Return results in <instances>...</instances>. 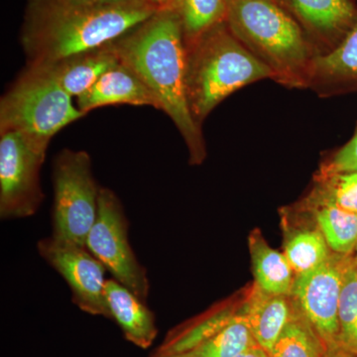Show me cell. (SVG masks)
Instances as JSON below:
<instances>
[{"label": "cell", "instance_id": "6da1fadb", "mask_svg": "<svg viewBox=\"0 0 357 357\" xmlns=\"http://www.w3.org/2000/svg\"><path fill=\"white\" fill-rule=\"evenodd\" d=\"M121 64L152 91L184 138L190 161L206 159L202 126L192 116L185 88V42L182 23L172 8H160L148 20L112 42Z\"/></svg>", "mask_w": 357, "mask_h": 357}, {"label": "cell", "instance_id": "e0dca14e", "mask_svg": "<svg viewBox=\"0 0 357 357\" xmlns=\"http://www.w3.org/2000/svg\"><path fill=\"white\" fill-rule=\"evenodd\" d=\"M301 208L306 210L323 232L332 252L351 255L357 244V213L319 201L310 195Z\"/></svg>", "mask_w": 357, "mask_h": 357}, {"label": "cell", "instance_id": "2e32d148", "mask_svg": "<svg viewBox=\"0 0 357 357\" xmlns=\"http://www.w3.org/2000/svg\"><path fill=\"white\" fill-rule=\"evenodd\" d=\"M255 285L264 292L291 295L295 274L284 253L270 248L259 230L249 237Z\"/></svg>", "mask_w": 357, "mask_h": 357}, {"label": "cell", "instance_id": "d4e9b609", "mask_svg": "<svg viewBox=\"0 0 357 357\" xmlns=\"http://www.w3.org/2000/svg\"><path fill=\"white\" fill-rule=\"evenodd\" d=\"M311 196L357 213V171L344 173H319Z\"/></svg>", "mask_w": 357, "mask_h": 357}, {"label": "cell", "instance_id": "277c9868", "mask_svg": "<svg viewBox=\"0 0 357 357\" xmlns=\"http://www.w3.org/2000/svg\"><path fill=\"white\" fill-rule=\"evenodd\" d=\"M185 49L188 102L199 126L237 89L274 79L272 70L244 47L225 21L185 43Z\"/></svg>", "mask_w": 357, "mask_h": 357}, {"label": "cell", "instance_id": "f1b7e54d", "mask_svg": "<svg viewBox=\"0 0 357 357\" xmlns=\"http://www.w3.org/2000/svg\"><path fill=\"white\" fill-rule=\"evenodd\" d=\"M236 357H269V356H268L267 352L260 345L257 344L255 347H250L248 351H243V354Z\"/></svg>", "mask_w": 357, "mask_h": 357}, {"label": "cell", "instance_id": "9c48e42d", "mask_svg": "<svg viewBox=\"0 0 357 357\" xmlns=\"http://www.w3.org/2000/svg\"><path fill=\"white\" fill-rule=\"evenodd\" d=\"M351 256L332 252L321 266L294 280L291 297L328 347L338 345V307Z\"/></svg>", "mask_w": 357, "mask_h": 357}, {"label": "cell", "instance_id": "4dcf8cb0", "mask_svg": "<svg viewBox=\"0 0 357 357\" xmlns=\"http://www.w3.org/2000/svg\"><path fill=\"white\" fill-rule=\"evenodd\" d=\"M150 1L153 2L158 8H168L172 3V0H150Z\"/></svg>", "mask_w": 357, "mask_h": 357}, {"label": "cell", "instance_id": "9a60e30c", "mask_svg": "<svg viewBox=\"0 0 357 357\" xmlns=\"http://www.w3.org/2000/svg\"><path fill=\"white\" fill-rule=\"evenodd\" d=\"M119 63L121 61L109 43L39 67H43L68 95L79 98L105 72Z\"/></svg>", "mask_w": 357, "mask_h": 357}, {"label": "cell", "instance_id": "f546056e", "mask_svg": "<svg viewBox=\"0 0 357 357\" xmlns=\"http://www.w3.org/2000/svg\"><path fill=\"white\" fill-rule=\"evenodd\" d=\"M157 357H202L199 354V349H195V351L181 352V354H162V356H157Z\"/></svg>", "mask_w": 357, "mask_h": 357}, {"label": "cell", "instance_id": "5b68a950", "mask_svg": "<svg viewBox=\"0 0 357 357\" xmlns=\"http://www.w3.org/2000/svg\"><path fill=\"white\" fill-rule=\"evenodd\" d=\"M84 114L39 66H28L0 100V133L17 131L47 150L52 138Z\"/></svg>", "mask_w": 357, "mask_h": 357}, {"label": "cell", "instance_id": "3957f363", "mask_svg": "<svg viewBox=\"0 0 357 357\" xmlns=\"http://www.w3.org/2000/svg\"><path fill=\"white\" fill-rule=\"evenodd\" d=\"M225 22L275 81L290 88L312 83L314 45L297 20L276 0H227Z\"/></svg>", "mask_w": 357, "mask_h": 357}, {"label": "cell", "instance_id": "484cf974", "mask_svg": "<svg viewBox=\"0 0 357 357\" xmlns=\"http://www.w3.org/2000/svg\"><path fill=\"white\" fill-rule=\"evenodd\" d=\"M357 171V131L328 163L321 166L319 173H344Z\"/></svg>", "mask_w": 357, "mask_h": 357}, {"label": "cell", "instance_id": "5bb4252c", "mask_svg": "<svg viewBox=\"0 0 357 357\" xmlns=\"http://www.w3.org/2000/svg\"><path fill=\"white\" fill-rule=\"evenodd\" d=\"M105 296L110 319L121 326L126 340L141 349L153 344L158 331L154 314L146 303L114 278L107 279Z\"/></svg>", "mask_w": 357, "mask_h": 357}, {"label": "cell", "instance_id": "4fadbf2b", "mask_svg": "<svg viewBox=\"0 0 357 357\" xmlns=\"http://www.w3.org/2000/svg\"><path fill=\"white\" fill-rule=\"evenodd\" d=\"M295 309L291 295L266 293L256 285L241 307L256 342L267 354L292 318Z\"/></svg>", "mask_w": 357, "mask_h": 357}, {"label": "cell", "instance_id": "8992f818", "mask_svg": "<svg viewBox=\"0 0 357 357\" xmlns=\"http://www.w3.org/2000/svg\"><path fill=\"white\" fill-rule=\"evenodd\" d=\"M53 187L51 236L86 248L100 191L88 152L62 150L54 160Z\"/></svg>", "mask_w": 357, "mask_h": 357}, {"label": "cell", "instance_id": "7c38bea8", "mask_svg": "<svg viewBox=\"0 0 357 357\" xmlns=\"http://www.w3.org/2000/svg\"><path fill=\"white\" fill-rule=\"evenodd\" d=\"M117 105L159 109L158 102L146 84L121 63L105 72L89 91L77 98V109L84 114L98 107Z\"/></svg>", "mask_w": 357, "mask_h": 357}, {"label": "cell", "instance_id": "cb8c5ba5", "mask_svg": "<svg viewBox=\"0 0 357 357\" xmlns=\"http://www.w3.org/2000/svg\"><path fill=\"white\" fill-rule=\"evenodd\" d=\"M338 345L357 354V266L351 256L345 269L338 307Z\"/></svg>", "mask_w": 357, "mask_h": 357}, {"label": "cell", "instance_id": "ba28073f", "mask_svg": "<svg viewBox=\"0 0 357 357\" xmlns=\"http://www.w3.org/2000/svg\"><path fill=\"white\" fill-rule=\"evenodd\" d=\"M47 150L17 131L0 133V217H32L44 199L40 170Z\"/></svg>", "mask_w": 357, "mask_h": 357}, {"label": "cell", "instance_id": "7a4b0ae2", "mask_svg": "<svg viewBox=\"0 0 357 357\" xmlns=\"http://www.w3.org/2000/svg\"><path fill=\"white\" fill-rule=\"evenodd\" d=\"M158 9L150 0L109 7L79 6L65 0H27L20 31L27 65H50L100 48Z\"/></svg>", "mask_w": 357, "mask_h": 357}, {"label": "cell", "instance_id": "ac0fdd59", "mask_svg": "<svg viewBox=\"0 0 357 357\" xmlns=\"http://www.w3.org/2000/svg\"><path fill=\"white\" fill-rule=\"evenodd\" d=\"M285 230L284 255L295 276L307 273L321 266L332 255V250L316 222L314 225L286 227Z\"/></svg>", "mask_w": 357, "mask_h": 357}, {"label": "cell", "instance_id": "4316f807", "mask_svg": "<svg viewBox=\"0 0 357 357\" xmlns=\"http://www.w3.org/2000/svg\"><path fill=\"white\" fill-rule=\"evenodd\" d=\"M65 1L79 4V6L109 7L135 3V2L145 1V0H65Z\"/></svg>", "mask_w": 357, "mask_h": 357}, {"label": "cell", "instance_id": "603a6c76", "mask_svg": "<svg viewBox=\"0 0 357 357\" xmlns=\"http://www.w3.org/2000/svg\"><path fill=\"white\" fill-rule=\"evenodd\" d=\"M257 344L239 307L229 325L198 349L202 357H236Z\"/></svg>", "mask_w": 357, "mask_h": 357}, {"label": "cell", "instance_id": "ffe728a7", "mask_svg": "<svg viewBox=\"0 0 357 357\" xmlns=\"http://www.w3.org/2000/svg\"><path fill=\"white\" fill-rule=\"evenodd\" d=\"M316 79H357V20L335 48L314 58L312 82Z\"/></svg>", "mask_w": 357, "mask_h": 357}, {"label": "cell", "instance_id": "83f0119b", "mask_svg": "<svg viewBox=\"0 0 357 357\" xmlns=\"http://www.w3.org/2000/svg\"><path fill=\"white\" fill-rule=\"evenodd\" d=\"M326 357H357V354L347 351L340 345H335V347H328Z\"/></svg>", "mask_w": 357, "mask_h": 357}, {"label": "cell", "instance_id": "52a82bcc", "mask_svg": "<svg viewBox=\"0 0 357 357\" xmlns=\"http://www.w3.org/2000/svg\"><path fill=\"white\" fill-rule=\"evenodd\" d=\"M86 248L121 283L146 303L150 283L146 268L136 258L128 241V220L114 191L100 188L98 217L86 237Z\"/></svg>", "mask_w": 357, "mask_h": 357}, {"label": "cell", "instance_id": "8fae6325", "mask_svg": "<svg viewBox=\"0 0 357 357\" xmlns=\"http://www.w3.org/2000/svg\"><path fill=\"white\" fill-rule=\"evenodd\" d=\"M299 22L311 41L331 44L356 24L351 0H276Z\"/></svg>", "mask_w": 357, "mask_h": 357}, {"label": "cell", "instance_id": "30bf717a", "mask_svg": "<svg viewBox=\"0 0 357 357\" xmlns=\"http://www.w3.org/2000/svg\"><path fill=\"white\" fill-rule=\"evenodd\" d=\"M40 256L67 282L73 302L82 311L110 319L105 301V267L88 248L53 236L37 244Z\"/></svg>", "mask_w": 357, "mask_h": 357}, {"label": "cell", "instance_id": "1f68e13d", "mask_svg": "<svg viewBox=\"0 0 357 357\" xmlns=\"http://www.w3.org/2000/svg\"><path fill=\"white\" fill-rule=\"evenodd\" d=\"M354 262H356V265L357 266V244H356V249H354Z\"/></svg>", "mask_w": 357, "mask_h": 357}, {"label": "cell", "instance_id": "7402d4cb", "mask_svg": "<svg viewBox=\"0 0 357 357\" xmlns=\"http://www.w3.org/2000/svg\"><path fill=\"white\" fill-rule=\"evenodd\" d=\"M238 309L239 307L227 306L211 312L210 316L204 317L198 323L166 342L160 349L159 356L181 354L199 349L220 333L225 326L229 325Z\"/></svg>", "mask_w": 357, "mask_h": 357}, {"label": "cell", "instance_id": "44dd1931", "mask_svg": "<svg viewBox=\"0 0 357 357\" xmlns=\"http://www.w3.org/2000/svg\"><path fill=\"white\" fill-rule=\"evenodd\" d=\"M168 8L177 13L185 42L190 43L225 21L227 0H172Z\"/></svg>", "mask_w": 357, "mask_h": 357}, {"label": "cell", "instance_id": "d6986e66", "mask_svg": "<svg viewBox=\"0 0 357 357\" xmlns=\"http://www.w3.org/2000/svg\"><path fill=\"white\" fill-rule=\"evenodd\" d=\"M296 305V304H295ZM328 345L296 306L292 318L268 356L269 357H326Z\"/></svg>", "mask_w": 357, "mask_h": 357}]
</instances>
